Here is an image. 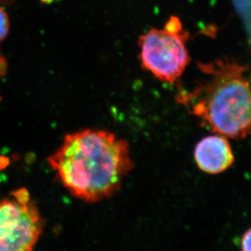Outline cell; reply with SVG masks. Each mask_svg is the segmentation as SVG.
<instances>
[{
  "instance_id": "obj_4",
  "label": "cell",
  "mask_w": 251,
  "mask_h": 251,
  "mask_svg": "<svg viewBox=\"0 0 251 251\" xmlns=\"http://www.w3.org/2000/svg\"><path fill=\"white\" fill-rule=\"evenodd\" d=\"M188 32L150 29L139 38L140 61L157 79L173 83L184 73L191 58L186 44Z\"/></svg>"
},
{
  "instance_id": "obj_5",
  "label": "cell",
  "mask_w": 251,
  "mask_h": 251,
  "mask_svg": "<svg viewBox=\"0 0 251 251\" xmlns=\"http://www.w3.org/2000/svg\"><path fill=\"white\" fill-rule=\"evenodd\" d=\"M194 159L201 171L207 174L217 175L232 166L234 155L225 136L210 135L196 145Z\"/></svg>"
},
{
  "instance_id": "obj_7",
  "label": "cell",
  "mask_w": 251,
  "mask_h": 251,
  "mask_svg": "<svg viewBox=\"0 0 251 251\" xmlns=\"http://www.w3.org/2000/svg\"><path fill=\"white\" fill-rule=\"evenodd\" d=\"M165 29L171 32H180L182 29L181 22L176 17H172L166 24Z\"/></svg>"
},
{
  "instance_id": "obj_3",
  "label": "cell",
  "mask_w": 251,
  "mask_h": 251,
  "mask_svg": "<svg viewBox=\"0 0 251 251\" xmlns=\"http://www.w3.org/2000/svg\"><path fill=\"white\" fill-rule=\"evenodd\" d=\"M44 220L29 192L22 188L0 201V251H33Z\"/></svg>"
},
{
  "instance_id": "obj_6",
  "label": "cell",
  "mask_w": 251,
  "mask_h": 251,
  "mask_svg": "<svg viewBox=\"0 0 251 251\" xmlns=\"http://www.w3.org/2000/svg\"><path fill=\"white\" fill-rule=\"evenodd\" d=\"M9 30V21L4 10L0 7V41L7 36Z\"/></svg>"
},
{
  "instance_id": "obj_2",
  "label": "cell",
  "mask_w": 251,
  "mask_h": 251,
  "mask_svg": "<svg viewBox=\"0 0 251 251\" xmlns=\"http://www.w3.org/2000/svg\"><path fill=\"white\" fill-rule=\"evenodd\" d=\"M200 75L177 101L212 132L232 139L251 135V78L248 65L222 58L198 62Z\"/></svg>"
},
{
  "instance_id": "obj_9",
  "label": "cell",
  "mask_w": 251,
  "mask_h": 251,
  "mask_svg": "<svg viewBox=\"0 0 251 251\" xmlns=\"http://www.w3.org/2000/svg\"><path fill=\"white\" fill-rule=\"evenodd\" d=\"M54 0H41L42 2H44V3H51V2H53Z\"/></svg>"
},
{
  "instance_id": "obj_8",
  "label": "cell",
  "mask_w": 251,
  "mask_h": 251,
  "mask_svg": "<svg viewBox=\"0 0 251 251\" xmlns=\"http://www.w3.org/2000/svg\"><path fill=\"white\" fill-rule=\"evenodd\" d=\"M242 251H251V227L244 232L241 240Z\"/></svg>"
},
{
  "instance_id": "obj_1",
  "label": "cell",
  "mask_w": 251,
  "mask_h": 251,
  "mask_svg": "<svg viewBox=\"0 0 251 251\" xmlns=\"http://www.w3.org/2000/svg\"><path fill=\"white\" fill-rule=\"evenodd\" d=\"M48 162L64 187L87 203L114 195L134 166L126 140L92 129L65 135Z\"/></svg>"
}]
</instances>
